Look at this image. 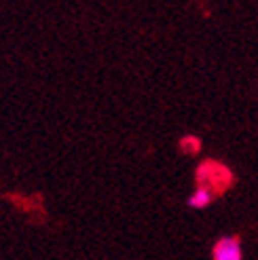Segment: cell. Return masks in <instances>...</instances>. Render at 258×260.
Instances as JSON below:
<instances>
[{
    "label": "cell",
    "instance_id": "obj_1",
    "mask_svg": "<svg viewBox=\"0 0 258 260\" xmlns=\"http://www.w3.org/2000/svg\"><path fill=\"white\" fill-rule=\"evenodd\" d=\"M212 258L214 260H241L243 258V248L239 237H220L214 248H212Z\"/></svg>",
    "mask_w": 258,
    "mask_h": 260
},
{
    "label": "cell",
    "instance_id": "obj_2",
    "mask_svg": "<svg viewBox=\"0 0 258 260\" xmlns=\"http://www.w3.org/2000/svg\"><path fill=\"white\" fill-rule=\"evenodd\" d=\"M214 199H216V192H214L210 186L199 184L195 190L190 192V197H188V207H192V210H203V207L212 205Z\"/></svg>",
    "mask_w": 258,
    "mask_h": 260
},
{
    "label": "cell",
    "instance_id": "obj_3",
    "mask_svg": "<svg viewBox=\"0 0 258 260\" xmlns=\"http://www.w3.org/2000/svg\"><path fill=\"white\" fill-rule=\"evenodd\" d=\"M180 148H182V152H186V154H197L201 150V142L195 136H186V138L180 140Z\"/></svg>",
    "mask_w": 258,
    "mask_h": 260
}]
</instances>
